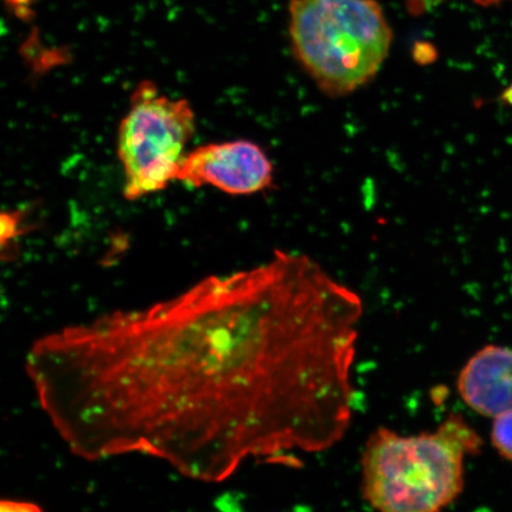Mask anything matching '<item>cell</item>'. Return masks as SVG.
<instances>
[{
  "label": "cell",
  "mask_w": 512,
  "mask_h": 512,
  "mask_svg": "<svg viewBox=\"0 0 512 512\" xmlns=\"http://www.w3.org/2000/svg\"><path fill=\"white\" fill-rule=\"evenodd\" d=\"M42 511L40 505L15 499H0V512H37Z\"/></svg>",
  "instance_id": "9"
},
{
  "label": "cell",
  "mask_w": 512,
  "mask_h": 512,
  "mask_svg": "<svg viewBox=\"0 0 512 512\" xmlns=\"http://www.w3.org/2000/svg\"><path fill=\"white\" fill-rule=\"evenodd\" d=\"M194 133L195 113L188 101L163 95L152 82L140 83L118 134L127 200L155 194L177 181Z\"/></svg>",
  "instance_id": "4"
},
{
  "label": "cell",
  "mask_w": 512,
  "mask_h": 512,
  "mask_svg": "<svg viewBox=\"0 0 512 512\" xmlns=\"http://www.w3.org/2000/svg\"><path fill=\"white\" fill-rule=\"evenodd\" d=\"M503 100L512 106V85L503 93Z\"/></svg>",
  "instance_id": "10"
},
{
  "label": "cell",
  "mask_w": 512,
  "mask_h": 512,
  "mask_svg": "<svg viewBox=\"0 0 512 512\" xmlns=\"http://www.w3.org/2000/svg\"><path fill=\"white\" fill-rule=\"evenodd\" d=\"M460 398L472 411L488 418L512 409V349L486 345L460 371Z\"/></svg>",
  "instance_id": "6"
},
{
  "label": "cell",
  "mask_w": 512,
  "mask_h": 512,
  "mask_svg": "<svg viewBox=\"0 0 512 512\" xmlns=\"http://www.w3.org/2000/svg\"><path fill=\"white\" fill-rule=\"evenodd\" d=\"M177 181L210 185L229 195H252L270 187L273 165L259 145L234 140L197 147L184 157Z\"/></svg>",
  "instance_id": "5"
},
{
  "label": "cell",
  "mask_w": 512,
  "mask_h": 512,
  "mask_svg": "<svg viewBox=\"0 0 512 512\" xmlns=\"http://www.w3.org/2000/svg\"><path fill=\"white\" fill-rule=\"evenodd\" d=\"M363 303L309 256L275 252L142 310L74 325L62 386L99 459L139 453L221 483L251 460L347 434Z\"/></svg>",
  "instance_id": "1"
},
{
  "label": "cell",
  "mask_w": 512,
  "mask_h": 512,
  "mask_svg": "<svg viewBox=\"0 0 512 512\" xmlns=\"http://www.w3.org/2000/svg\"><path fill=\"white\" fill-rule=\"evenodd\" d=\"M491 441L497 452L512 462V409L495 416L491 428Z\"/></svg>",
  "instance_id": "8"
},
{
  "label": "cell",
  "mask_w": 512,
  "mask_h": 512,
  "mask_svg": "<svg viewBox=\"0 0 512 512\" xmlns=\"http://www.w3.org/2000/svg\"><path fill=\"white\" fill-rule=\"evenodd\" d=\"M288 12L294 54L326 95L356 92L387 60L393 31L375 0H291Z\"/></svg>",
  "instance_id": "3"
},
{
  "label": "cell",
  "mask_w": 512,
  "mask_h": 512,
  "mask_svg": "<svg viewBox=\"0 0 512 512\" xmlns=\"http://www.w3.org/2000/svg\"><path fill=\"white\" fill-rule=\"evenodd\" d=\"M482 445L456 414L434 432L402 435L377 428L362 452V497L382 512L444 509L462 495L465 457L478 454Z\"/></svg>",
  "instance_id": "2"
},
{
  "label": "cell",
  "mask_w": 512,
  "mask_h": 512,
  "mask_svg": "<svg viewBox=\"0 0 512 512\" xmlns=\"http://www.w3.org/2000/svg\"><path fill=\"white\" fill-rule=\"evenodd\" d=\"M19 211L0 210V260L10 261L17 252V241L27 232Z\"/></svg>",
  "instance_id": "7"
}]
</instances>
